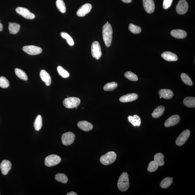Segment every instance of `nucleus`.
Here are the masks:
<instances>
[{
  "mask_svg": "<svg viewBox=\"0 0 195 195\" xmlns=\"http://www.w3.org/2000/svg\"><path fill=\"white\" fill-rule=\"evenodd\" d=\"M117 155L115 152L111 151L107 152L101 157L100 162L104 165H108L113 164L116 160Z\"/></svg>",
  "mask_w": 195,
  "mask_h": 195,
  "instance_id": "7ed1b4c3",
  "label": "nucleus"
},
{
  "mask_svg": "<svg viewBox=\"0 0 195 195\" xmlns=\"http://www.w3.org/2000/svg\"><path fill=\"white\" fill-rule=\"evenodd\" d=\"M102 35L103 40L106 46H111L112 40V28L110 24L106 23L102 28Z\"/></svg>",
  "mask_w": 195,
  "mask_h": 195,
  "instance_id": "f257e3e1",
  "label": "nucleus"
},
{
  "mask_svg": "<svg viewBox=\"0 0 195 195\" xmlns=\"http://www.w3.org/2000/svg\"><path fill=\"white\" fill-rule=\"evenodd\" d=\"M164 106H158L154 110L152 113V117L154 118H159L164 114Z\"/></svg>",
  "mask_w": 195,
  "mask_h": 195,
  "instance_id": "b1692460",
  "label": "nucleus"
},
{
  "mask_svg": "<svg viewBox=\"0 0 195 195\" xmlns=\"http://www.w3.org/2000/svg\"><path fill=\"white\" fill-rule=\"evenodd\" d=\"M10 83L6 77L2 76L0 77V87L2 88H7L9 86Z\"/></svg>",
  "mask_w": 195,
  "mask_h": 195,
  "instance_id": "4c0bfd02",
  "label": "nucleus"
},
{
  "mask_svg": "<svg viewBox=\"0 0 195 195\" xmlns=\"http://www.w3.org/2000/svg\"><path fill=\"white\" fill-rule=\"evenodd\" d=\"M118 85L116 82L108 83L104 86V89L106 91H112L114 90L118 86Z\"/></svg>",
  "mask_w": 195,
  "mask_h": 195,
  "instance_id": "2f4dec72",
  "label": "nucleus"
},
{
  "mask_svg": "<svg viewBox=\"0 0 195 195\" xmlns=\"http://www.w3.org/2000/svg\"><path fill=\"white\" fill-rule=\"evenodd\" d=\"M190 132L188 129L184 130L177 138L176 143L178 146H182L187 141L190 135Z\"/></svg>",
  "mask_w": 195,
  "mask_h": 195,
  "instance_id": "6e6552de",
  "label": "nucleus"
},
{
  "mask_svg": "<svg viewBox=\"0 0 195 195\" xmlns=\"http://www.w3.org/2000/svg\"><path fill=\"white\" fill-rule=\"evenodd\" d=\"M67 195H77V193L74 191H70V192L67 193Z\"/></svg>",
  "mask_w": 195,
  "mask_h": 195,
  "instance_id": "a19ab883",
  "label": "nucleus"
},
{
  "mask_svg": "<svg viewBox=\"0 0 195 195\" xmlns=\"http://www.w3.org/2000/svg\"><path fill=\"white\" fill-rule=\"evenodd\" d=\"M81 102L80 99L78 98L70 97L65 99L63 101L64 106L68 109L77 107Z\"/></svg>",
  "mask_w": 195,
  "mask_h": 195,
  "instance_id": "20e7f679",
  "label": "nucleus"
},
{
  "mask_svg": "<svg viewBox=\"0 0 195 195\" xmlns=\"http://www.w3.org/2000/svg\"><path fill=\"white\" fill-rule=\"evenodd\" d=\"M173 0H164L163 2V8L165 10H167L168 8L171 7L172 3L173 2Z\"/></svg>",
  "mask_w": 195,
  "mask_h": 195,
  "instance_id": "ea45409f",
  "label": "nucleus"
},
{
  "mask_svg": "<svg viewBox=\"0 0 195 195\" xmlns=\"http://www.w3.org/2000/svg\"><path fill=\"white\" fill-rule=\"evenodd\" d=\"M55 179L63 184L67 183L68 178L66 175L63 173H58L55 176Z\"/></svg>",
  "mask_w": 195,
  "mask_h": 195,
  "instance_id": "c85d7f7f",
  "label": "nucleus"
},
{
  "mask_svg": "<svg viewBox=\"0 0 195 195\" xmlns=\"http://www.w3.org/2000/svg\"><path fill=\"white\" fill-rule=\"evenodd\" d=\"M188 4L185 0H180L176 7V10L179 15L185 14L188 10Z\"/></svg>",
  "mask_w": 195,
  "mask_h": 195,
  "instance_id": "9b49d317",
  "label": "nucleus"
},
{
  "mask_svg": "<svg viewBox=\"0 0 195 195\" xmlns=\"http://www.w3.org/2000/svg\"><path fill=\"white\" fill-rule=\"evenodd\" d=\"M8 24V29L10 33L15 34L18 32L20 28V25L19 24L10 22H9Z\"/></svg>",
  "mask_w": 195,
  "mask_h": 195,
  "instance_id": "5701e85b",
  "label": "nucleus"
},
{
  "mask_svg": "<svg viewBox=\"0 0 195 195\" xmlns=\"http://www.w3.org/2000/svg\"><path fill=\"white\" fill-rule=\"evenodd\" d=\"M181 78L184 83L189 86H192L193 83L191 79L187 74L182 73L181 74Z\"/></svg>",
  "mask_w": 195,
  "mask_h": 195,
  "instance_id": "473e14b6",
  "label": "nucleus"
},
{
  "mask_svg": "<svg viewBox=\"0 0 195 195\" xmlns=\"http://www.w3.org/2000/svg\"><path fill=\"white\" fill-rule=\"evenodd\" d=\"M128 118L129 122L132 124L134 127H139L141 125V118L138 115H135L133 116H129Z\"/></svg>",
  "mask_w": 195,
  "mask_h": 195,
  "instance_id": "4be33fe9",
  "label": "nucleus"
},
{
  "mask_svg": "<svg viewBox=\"0 0 195 195\" xmlns=\"http://www.w3.org/2000/svg\"><path fill=\"white\" fill-rule=\"evenodd\" d=\"M129 29L131 33L134 34H139L141 32L142 29L140 26L135 25L133 24H130L129 25Z\"/></svg>",
  "mask_w": 195,
  "mask_h": 195,
  "instance_id": "72a5a7b5",
  "label": "nucleus"
},
{
  "mask_svg": "<svg viewBox=\"0 0 195 195\" xmlns=\"http://www.w3.org/2000/svg\"><path fill=\"white\" fill-rule=\"evenodd\" d=\"M56 6L58 10L62 13H64L66 12V6L63 0H57Z\"/></svg>",
  "mask_w": 195,
  "mask_h": 195,
  "instance_id": "c756f323",
  "label": "nucleus"
},
{
  "mask_svg": "<svg viewBox=\"0 0 195 195\" xmlns=\"http://www.w3.org/2000/svg\"><path fill=\"white\" fill-rule=\"evenodd\" d=\"M91 52L92 56L96 59L98 60L102 55L100 43L98 42H94L91 46Z\"/></svg>",
  "mask_w": 195,
  "mask_h": 195,
  "instance_id": "423d86ee",
  "label": "nucleus"
},
{
  "mask_svg": "<svg viewBox=\"0 0 195 195\" xmlns=\"http://www.w3.org/2000/svg\"><path fill=\"white\" fill-rule=\"evenodd\" d=\"M162 58L168 62H175L178 61V56L173 52L170 51H166L161 55Z\"/></svg>",
  "mask_w": 195,
  "mask_h": 195,
  "instance_id": "f3484780",
  "label": "nucleus"
},
{
  "mask_svg": "<svg viewBox=\"0 0 195 195\" xmlns=\"http://www.w3.org/2000/svg\"><path fill=\"white\" fill-rule=\"evenodd\" d=\"M57 70L59 75L63 78H66L70 76V74H69V73L61 66L58 67Z\"/></svg>",
  "mask_w": 195,
  "mask_h": 195,
  "instance_id": "58836bf2",
  "label": "nucleus"
},
{
  "mask_svg": "<svg viewBox=\"0 0 195 195\" xmlns=\"http://www.w3.org/2000/svg\"><path fill=\"white\" fill-rule=\"evenodd\" d=\"M159 94L162 98L170 100L173 96V93L170 89H162L159 91Z\"/></svg>",
  "mask_w": 195,
  "mask_h": 195,
  "instance_id": "aec40b11",
  "label": "nucleus"
},
{
  "mask_svg": "<svg viewBox=\"0 0 195 195\" xmlns=\"http://www.w3.org/2000/svg\"><path fill=\"white\" fill-rule=\"evenodd\" d=\"M16 11L26 19H33L35 17L34 14L31 13L27 9L22 7H18L16 8Z\"/></svg>",
  "mask_w": 195,
  "mask_h": 195,
  "instance_id": "9d476101",
  "label": "nucleus"
},
{
  "mask_svg": "<svg viewBox=\"0 0 195 195\" xmlns=\"http://www.w3.org/2000/svg\"><path fill=\"white\" fill-rule=\"evenodd\" d=\"M172 36L178 39H183L187 36V33L185 31L181 29L173 30L171 32Z\"/></svg>",
  "mask_w": 195,
  "mask_h": 195,
  "instance_id": "6ab92c4d",
  "label": "nucleus"
},
{
  "mask_svg": "<svg viewBox=\"0 0 195 195\" xmlns=\"http://www.w3.org/2000/svg\"><path fill=\"white\" fill-rule=\"evenodd\" d=\"M61 35L63 38L66 39L67 42L69 45L72 46L74 45V42L72 38L68 34L65 32H61Z\"/></svg>",
  "mask_w": 195,
  "mask_h": 195,
  "instance_id": "c9c22d12",
  "label": "nucleus"
},
{
  "mask_svg": "<svg viewBox=\"0 0 195 195\" xmlns=\"http://www.w3.org/2000/svg\"><path fill=\"white\" fill-rule=\"evenodd\" d=\"M75 138V134L74 133L71 132L65 133L62 136V142L64 145L68 146L74 142Z\"/></svg>",
  "mask_w": 195,
  "mask_h": 195,
  "instance_id": "0eeeda50",
  "label": "nucleus"
},
{
  "mask_svg": "<svg viewBox=\"0 0 195 195\" xmlns=\"http://www.w3.org/2000/svg\"><path fill=\"white\" fill-rule=\"evenodd\" d=\"M184 105L189 108L195 107V98L193 97H187L183 100Z\"/></svg>",
  "mask_w": 195,
  "mask_h": 195,
  "instance_id": "393cba45",
  "label": "nucleus"
},
{
  "mask_svg": "<svg viewBox=\"0 0 195 195\" xmlns=\"http://www.w3.org/2000/svg\"><path fill=\"white\" fill-rule=\"evenodd\" d=\"M154 161L159 166H162L164 165V154L161 153H157L154 155Z\"/></svg>",
  "mask_w": 195,
  "mask_h": 195,
  "instance_id": "a878e982",
  "label": "nucleus"
},
{
  "mask_svg": "<svg viewBox=\"0 0 195 195\" xmlns=\"http://www.w3.org/2000/svg\"><path fill=\"white\" fill-rule=\"evenodd\" d=\"M35 130L39 131L41 129L42 126V119L41 115H38L36 117L34 123Z\"/></svg>",
  "mask_w": 195,
  "mask_h": 195,
  "instance_id": "cd10ccee",
  "label": "nucleus"
},
{
  "mask_svg": "<svg viewBox=\"0 0 195 195\" xmlns=\"http://www.w3.org/2000/svg\"><path fill=\"white\" fill-rule=\"evenodd\" d=\"M138 95L136 93H131L124 95L120 97L119 100L122 102H129L134 101L137 100Z\"/></svg>",
  "mask_w": 195,
  "mask_h": 195,
  "instance_id": "dca6fc26",
  "label": "nucleus"
},
{
  "mask_svg": "<svg viewBox=\"0 0 195 195\" xmlns=\"http://www.w3.org/2000/svg\"><path fill=\"white\" fill-rule=\"evenodd\" d=\"M124 76L129 80L131 81H136L138 80V76L132 72H126L124 74Z\"/></svg>",
  "mask_w": 195,
  "mask_h": 195,
  "instance_id": "f704fd0d",
  "label": "nucleus"
},
{
  "mask_svg": "<svg viewBox=\"0 0 195 195\" xmlns=\"http://www.w3.org/2000/svg\"><path fill=\"white\" fill-rule=\"evenodd\" d=\"M129 182L128 174L126 172L122 173L118 182V189L122 191H125L128 189Z\"/></svg>",
  "mask_w": 195,
  "mask_h": 195,
  "instance_id": "f03ea898",
  "label": "nucleus"
},
{
  "mask_svg": "<svg viewBox=\"0 0 195 195\" xmlns=\"http://www.w3.org/2000/svg\"><path fill=\"white\" fill-rule=\"evenodd\" d=\"M40 76L42 80L45 82L47 86H50L51 83V79L50 75L45 70H42L40 71Z\"/></svg>",
  "mask_w": 195,
  "mask_h": 195,
  "instance_id": "412c9836",
  "label": "nucleus"
},
{
  "mask_svg": "<svg viewBox=\"0 0 195 195\" xmlns=\"http://www.w3.org/2000/svg\"><path fill=\"white\" fill-rule=\"evenodd\" d=\"M122 1L124 3H129L132 2V0H122Z\"/></svg>",
  "mask_w": 195,
  "mask_h": 195,
  "instance_id": "79ce46f5",
  "label": "nucleus"
},
{
  "mask_svg": "<svg viewBox=\"0 0 195 195\" xmlns=\"http://www.w3.org/2000/svg\"><path fill=\"white\" fill-rule=\"evenodd\" d=\"M143 8L147 13L152 14L155 10V5L153 0H143Z\"/></svg>",
  "mask_w": 195,
  "mask_h": 195,
  "instance_id": "ddd939ff",
  "label": "nucleus"
},
{
  "mask_svg": "<svg viewBox=\"0 0 195 195\" xmlns=\"http://www.w3.org/2000/svg\"><path fill=\"white\" fill-rule=\"evenodd\" d=\"M12 164L10 161L7 160H3L0 164V168L2 173L3 175L8 174L9 171L11 169Z\"/></svg>",
  "mask_w": 195,
  "mask_h": 195,
  "instance_id": "2eb2a0df",
  "label": "nucleus"
},
{
  "mask_svg": "<svg viewBox=\"0 0 195 195\" xmlns=\"http://www.w3.org/2000/svg\"><path fill=\"white\" fill-rule=\"evenodd\" d=\"M15 73L20 79L24 80H27L28 79V76L25 72L20 69L16 68L15 69Z\"/></svg>",
  "mask_w": 195,
  "mask_h": 195,
  "instance_id": "7c9ffc66",
  "label": "nucleus"
},
{
  "mask_svg": "<svg viewBox=\"0 0 195 195\" xmlns=\"http://www.w3.org/2000/svg\"><path fill=\"white\" fill-rule=\"evenodd\" d=\"M3 29V26L2 24L1 23V20H0V31H2Z\"/></svg>",
  "mask_w": 195,
  "mask_h": 195,
  "instance_id": "37998d69",
  "label": "nucleus"
},
{
  "mask_svg": "<svg viewBox=\"0 0 195 195\" xmlns=\"http://www.w3.org/2000/svg\"><path fill=\"white\" fill-rule=\"evenodd\" d=\"M0 195H1V194H0Z\"/></svg>",
  "mask_w": 195,
  "mask_h": 195,
  "instance_id": "a18cd8bd",
  "label": "nucleus"
},
{
  "mask_svg": "<svg viewBox=\"0 0 195 195\" xmlns=\"http://www.w3.org/2000/svg\"><path fill=\"white\" fill-rule=\"evenodd\" d=\"M180 120V117L178 115H174L170 117L166 120L164 123L165 127H170L176 125Z\"/></svg>",
  "mask_w": 195,
  "mask_h": 195,
  "instance_id": "4468645a",
  "label": "nucleus"
},
{
  "mask_svg": "<svg viewBox=\"0 0 195 195\" xmlns=\"http://www.w3.org/2000/svg\"><path fill=\"white\" fill-rule=\"evenodd\" d=\"M159 166L155 161H152L149 164L148 170L150 172H153L157 170Z\"/></svg>",
  "mask_w": 195,
  "mask_h": 195,
  "instance_id": "e433bc0d",
  "label": "nucleus"
},
{
  "mask_svg": "<svg viewBox=\"0 0 195 195\" xmlns=\"http://www.w3.org/2000/svg\"><path fill=\"white\" fill-rule=\"evenodd\" d=\"M78 127L81 130L88 132L93 128V125L91 123L86 121H80L77 124Z\"/></svg>",
  "mask_w": 195,
  "mask_h": 195,
  "instance_id": "a211bd4d",
  "label": "nucleus"
},
{
  "mask_svg": "<svg viewBox=\"0 0 195 195\" xmlns=\"http://www.w3.org/2000/svg\"><path fill=\"white\" fill-rule=\"evenodd\" d=\"M173 178L168 177L164 179L160 184V186L162 188L166 189L170 187L173 182Z\"/></svg>",
  "mask_w": 195,
  "mask_h": 195,
  "instance_id": "bb28decb",
  "label": "nucleus"
},
{
  "mask_svg": "<svg viewBox=\"0 0 195 195\" xmlns=\"http://www.w3.org/2000/svg\"><path fill=\"white\" fill-rule=\"evenodd\" d=\"M22 50L28 54L32 56L40 54L42 51L41 48L32 45L25 46Z\"/></svg>",
  "mask_w": 195,
  "mask_h": 195,
  "instance_id": "1a4fd4ad",
  "label": "nucleus"
},
{
  "mask_svg": "<svg viewBox=\"0 0 195 195\" xmlns=\"http://www.w3.org/2000/svg\"><path fill=\"white\" fill-rule=\"evenodd\" d=\"M61 161V157L56 155H50L46 158L45 160V165L49 167L53 166L59 164Z\"/></svg>",
  "mask_w": 195,
  "mask_h": 195,
  "instance_id": "39448f33",
  "label": "nucleus"
},
{
  "mask_svg": "<svg viewBox=\"0 0 195 195\" xmlns=\"http://www.w3.org/2000/svg\"><path fill=\"white\" fill-rule=\"evenodd\" d=\"M92 8V5L90 3H86L81 6L77 12V15L79 17H84L89 13Z\"/></svg>",
  "mask_w": 195,
  "mask_h": 195,
  "instance_id": "f8f14e48",
  "label": "nucleus"
},
{
  "mask_svg": "<svg viewBox=\"0 0 195 195\" xmlns=\"http://www.w3.org/2000/svg\"><path fill=\"white\" fill-rule=\"evenodd\" d=\"M161 98H161V97H160V98L161 99Z\"/></svg>",
  "mask_w": 195,
  "mask_h": 195,
  "instance_id": "c03bdc74",
  "label": "nucleus"
}]
</instances>
